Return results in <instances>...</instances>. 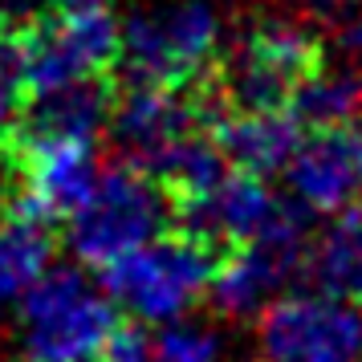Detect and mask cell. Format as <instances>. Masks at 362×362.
I'll use <instances>...</instances> for the list:
<instances>
[{
  "label": "cell",
  "instance_id": "6da1fadb",
  "mask_svg": "<svg viewBox=\"0 0 362 362\" xmlns=\"http://www.w3.org/2000/svg\"><path fill=\"white\" fill-rule=\"evenodd\" d=\"M175 228V196L147 167L118 159L102 167L86 199L66 216V240L78 264L98 273L122 252Z\"/></svg>",
  "mask_w": 362,
  "mask_h": 362
},
{
  "label": "cell",
  "instance_id": "7a4b0ae2",
  "mask_svg": "<svg viewBox=\"0 0 362 362\" xmlns=\"http://www.w3.org/2000/svg\"><path fill=\"white\" fill-rule=\"evenodd\" d=\"M220 49L224 21L212 0H171L122 25L115 66L127 86L192 90L216 69Z\"/></svg>",
  "mask_w": 362,
  "mask_h": 362
},
{
  "label": "cell",
  "instance_id": "3957f363",
  "mask_svg": "<svg viewBox=\"0 0 362 362\" xmlns=\"http://www.w3.org/2000/svg\"><path fill=\"white\" fill-rule=\"evenodd\" d=\"M118 326V305L78 264H53L29 285L17 310L25 362H94Z\"/></svg>",
  "mask_w": 362,
  "mask_h": 362
},
{
  "label": "cell",
  "instance_id": "277c9868",
  "mask_svg": "<svg viewBox=\"0 0 362 362\" xmlns=\"http://www.w3.org/2000/svg\"><path fill=\"white\" fill-rule=\"evenodd\" d=\"M216 257L220 252L204 245L199 236L183 228H167L163 236L102 264L98 281L118 305V313H131L134 322L163 326V322L192 313L199 297H208Z\"/></svg>",
  "mask_w": 362,
  "mask_h": 362
},
{
  "label": "cell",
  "instance_id": "5b68a950",
  "mask_svg": "<svg viewBox=\"0 0 362 362\" xmlns=\"http://www.w3.org/2000/svg\"><path fill=\"white\" fill-rule=\"evenodd\" d=\"M326 62V45L293 17L252 21L236 41H224L216 62V106L228 110H269L289 106L297 86Z\"/></svg>",
  "mask_w": 362,
  "mask_h": 362
},
{
  "label": "cell",
  "instance_id": "8992f818",
  "mask_svg": "<svg viewBox=\"0 0 362 362\" xmlns=\"http://www.w3.org/2000/svg\"><path fill=\"white\" fill-rule=\"evenodd\" d=\"M310 212L297 204H277L261 232L248 240L224 248L216 257V273L208 285L212 305L224 317H252L261 313L273 297H281L305 273V252H310Z\"/></svg>",
  "mask_w": 362,
  "mask_h": 362
},
{
  "label": "cell",
  "instance_id": "52a82bcc",
  "mask_svg": "<svg viewBox=\"0 0 362 362\" xmlns=\"http://www.w3.org/2000/svg\"><path fill=\"white\" fill-rule=\"evenodd\" d=\"M4 163L13 171V192L4 212L37 220V224H66V216L86 199L98 180V143L86 139H21L4 143Z\"/></svg>",
  "mask_w": 362,
  "mask_h": 362
},
{
  "label": "cell",
  "instance_id": "ba28073f",
  "mask_svg": "<svg viewBox=\"0 0 362 362\" xmlns=\"http://www.w3.org/2000/svg\"><path fill=\"white\" fill-rule=\"evenodd\" d=\"M118 33L110 4L98 8H53L45 17L21 25V57L29 94L53 86L102 78L118 62Z\"/></svg>",
  "mask_w": 362,
  "mask_h": 362
},
{
  "label": "cell",
  "instance_id": "9c48e42d",
  "mask_svg": "<svg viewBox=\"0 0 362 362\" xmlns=\"http://www.w3.org/2000/svg\"><path fill=\"white\" fill-rule=\"evenodd\" d=\"M257 362H362V305L329 293H281L257 322Z\"/></svg>",
  "mask_w": 362,
  "mask_h": 362
},
{
  "label": "cell",
  "instance_id": "30bf717a",
  "mask_svg": "<svg viewBox=\"0 0 362 362\" xmlns=\"http://www.w3.org/2000/svg\"><path fill=\"white\" fill-rule=\"evenodd\" d=\"M212 118H216L212 94L167 90V86H127L122 94L115 90L106 131L115 134L122 159L155 171L180 143L208 131Z\"/></svg>",
  "mask_w": 362,
  "mask_h": 362
},
{
  "label": "cell",
  "instance_id": "8fae6325",
  "mask_svg": "<svg viewBox=\"0 0 362 362\" xmlns=\"http://www.w3.org/2000/svg\"><path fill=\"white\" fill-rule=\"evenodd\" d=\"M281 175L293 204L310 216H338L362 204V118L301 131Z\"/></svg>",
  "mask_w": 362,
  "mask_h": 362
},
{
  "label": "cell",
  "instance_id": "7c38bea8",
  "mask_svg": "<svg viewBox=\"0 0 362 362\" xmlns=\"http://www.w3.org/2000/svg\"><path fill=\"white\" fill-rule=\"evenodd\" d=\"M277 204L281 199L269 192L261 175L228 163L204 187L175 196V228L192 232L216 252H224V248L248 240L252 232H261L269 216L277 212Z\"/></svg>",
  "mask_w": 362,
  "mask_h": 362
},
{
  "label": "cell",
  "instance_id": "4fadbf2b",
  "mask_svg": "<svg viewBox=\"0 0 362 362\" xmlns=\"http://www.w3.org/2000/svg\"><path fill=\"white\" fill-rule=\"evenodd\" d=\"M212 139L232 167L269 180V175H281V167L289 163L301 139V122L289 106H269V110L220 106L212 118Z\"/></svg>",
  "mask_w": 362,
  "mask_h": 362
},
{
  "label": "cell",
  "instance_id": "5bb4252c",
  "mask_svg": "<svg viewBox=\"0 0 362 362\" xmlns=\"http://www.w3.org/2000/svg\"><path fill=\"white\" fill-rule=\"evenodd\" d=\"M110 106H115V86L106 82V74L86 78V82L53 86V90H37V94L25 98V110H21L13 134H21V139H86V143H98V134L110 122Z\"/></svg>",
  "mask_w": 362,
  "mask_h": 362
},
{
  "label": "cell",
  "instance_id": "9a60e30c",
  "mask_svg": "<svg viewBox=\"0 0 362 362\" xmlns=\"http://www.w3.org/2000/svg\"><path fill=\"white\" fill-rule=\"evenodd\" d=\"M305 277L317 293L362 305V204L329 216V224L310 240Z\"/></svg>",
  "mask_w": 362,
  "mask_h": 362
},
{
  "label": "cell",
  "instance_id": "2e32d148",
  "mask_svg": "<svg viewBox=\"0 0 362 362\" xmlns=\"http://www.w3.org/2000/svg\"><path fill=\"white\" fill-rule=\"evenodd\" d=\"M53 261V240L45 224L25 220V216L4 212L0 216V310L29 293Z\"/></svg>",
  "mask_w": 362,
  "mask_h": 362
},
{
  "label": "cell",
  "instance_id": "e0dca14e",
  "mask_svg": "<svg viewBox=\"0 0 362 362\" xmlns=\"http://www.w3.org/2000/svg\"><path fill=\"white\" fill-rule=\"evenodd\" d=\"M289 110L297 115L301 127H317V122H346V118H362V66H326L313 69L305 82L297 86L289 98Z\"/></svg>",
  "mask_w": 362,
  "mask_h": 362
},
{
  "label": "cell",
  "instance_id": "ac0fdd59",
  "mask_svg": "<svg viewBox=\"0 0 362 362\" xmlns=\"http://www.w3.org/2000/svg\"><path fill=\"white\" fill-rule=\"evenodd\" d=\"M151 362H228V350L208 322L183 313L175 322H163V329L151 338Z\"/></svg>",
  "mask_w": 362,
  "mask_h": 362
},
{
  "label": "cell",
  "instance_id": "d6986e66",
  "mask_svg": "<svg viewBox=\"0 0 362 362\" xmlns=\"http://www.w3.org/2000/svg\"><path fill=\"white\" fill-rule=\"evenodd\" d=\"M25 98H29V82H25V57H21V21L0 13V151L8 134L17 131Z\"/></svg>",
  "mask_w": 362,
  "mask_h": 362
},
{
  "label": "cell",
  "instance_id": "ffe728a7",
  "mask_svg": "<svg viewBox=\"0 0 362 362\" xmlns=\"http://www.w3.org/2000/svg\"><path fill=\"white\" fill-rule=\"evenodd\" d=\"M94 362H151V334L134 322H118Z\"/></svg>",
  "mask_w": 362,
  "mask_h": 362
},
{
  "label": "cell",
  "instance_id": "44dd1931",
  "mask_svg": "<svg viewBox=\"0 0 362 362\" xmlns=\"http://www.w3.org/2000/svg\"><path fill=\"white\" fill-rule=\"evenodd\" d=\"M329 49L338 53V62H346V66H362V4L329 25Z\"/></svg>",
  "mask_w": 362,
  "mask_h": 362
},
{
  "label": "cell",
  "instance_id": "7402d4cb",
  "mask_svg": "<svg viewBox=\"0 0 362 362\" xmlns=\"http://www.w3.org/2000/svg\"><path fill=\"white\" fill-rule=\"evenodd\" d=\"M281 8H289L293 17L301 21H322V25H334L342 21L350 8H358L362 0H277Z\"/></svg>",
  "mask_w": 362,
  "mask_h": 362
},
{
  "label": "cell",
  "instance_id": "603a6c76",
  "mask_svg": "<svg viewBox=\"0 0 362 362\" xmlns=\"http://www.w3.org/2000/svg\"><path fill=\"white\" fill-rule=\"evenodd\" d=\"M53 8H98V4H110V0H45Z\"/></svg>",
  "mask_w": 362,
  "mask_h": 362
}]
</instances>
